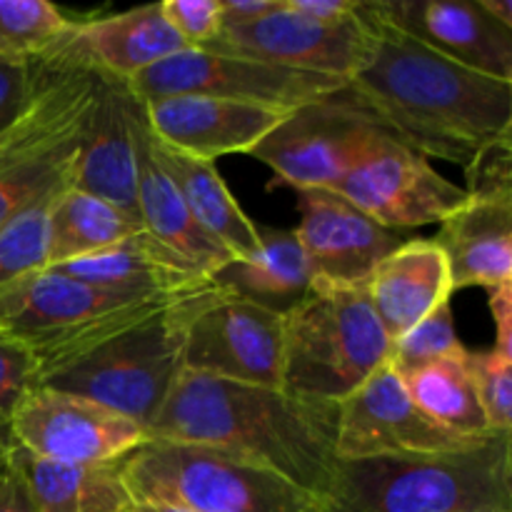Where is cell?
Here are the masks:
<instances>
[{
  "label": "cell",
  "mask_w": 512,
  "mask_h": 512,
  "mask_svg": "<svg viewBox=\"0 0 512 512\" xmlns=\"http://www.w3.org/2000/svg\"><path fill=\"white\" fill-rule=\"evenodd\" d=\"M8 428L15 445L55 463H120L148 443L145 428L125 415L40 385L20 403Z\"/></svg>",
  "instance_id": "obj_12"
},
{
  "label": "cell",
  "mask_w": 512,
  "mask_h": 512,
  "mask_svg": "<svg viewBox=\"0 0 512 512\" xmlns=\"http://www.w3.org/2000/svg\"><path fill=\"white\" fill-rule=\"evenodd\" d=\"M298 208L295 235L318 280L368 285L375 265L405 243L403 233L375 223L335 190H298Z\"/></svg>",
  "instance_id": "obj_18"
},
{
  "label": "cell",
  "mask_w": 512,
  "mask_h": 512,
  "mask_svg": "<svg viewBox=\"0 0 512 512\" xmlns=\"http://www.w3.org/2000/svg\"><path fill=\"white\" fill-rule=\"evenodd\" d=\"M485 438L465 440L438 428L415 408L403 378L395 373L393 365L385 363L355 393L338 403L335 458L368 460L455 453L483 443Z\"/></svg>",
  "instance_id": "obj_13"
},
{
  "label": "cell",
  "mask_w": 512,
  "mask_h": 512,
  "mask_svg": "<svg viewBox=\"0 0 512 512\" xmlns=\"http://www.w3.org/2000/svg\"><path fill=\"white\" fill-rule=\"evenodd\" d=\"M148 145L155 163L168 175L183 203L193 213L195 223L210 238L218 240L235 260L253 258L260 250V230L240 208L235 195L225 185L223 175L215 168V163L193 158V155L180 153V150L160 143L150 133V128Z\"/></svg>",
  "instance_id": "obj_23"
},
{
  "label": "cell",
  "mask_w": 512,
  "mask_h": 512,
  "mask_svg": "<svg viewBox=\"0 0 512 512\" xmlns=\"http://www.w3.org/2000/svg\"><path fill=\"white\" fill-rule=\"evenodd\" d=\"M68 40L85 63L120 80H133L160 60L188 50L165 20L163 3H150L88 23L73 20Z\"/></svg>",
  "instance_id": "obj_22"
},
{
  "label": "cell",
  "mask_w": 512,
  "mask_h": 512,
  "mask_svg": "<svg viewBox=\"0 0 512 512\" xmlns=\"http://www.w3.org/2000/svg\"><path fill=\"white\" fill-rule=\"evenodd\" d=\"M123 512H190L170 503H158V500H133Z\"/></svg>",
  "instance_id": "obj_42"
},
{
  "label": "cell",
  "mask_w": 512,
  "mask_h": 512,
  "mask_svg": "<svg viewBox=\"0 0 512 512\" xmlns=\"http://www.w3.org/2000/svg\"><path fill=\"white\" fill-rule=\"evenodd\" d=\"M335 193L398 233L443 223L468 200L465 188L450 183L425 155L375 123L360 140Z\"/></svg>",
  "instance_id": "obj_9"
},
{
  "label": "cell",
  "mask_w": 512,
  "mask_h": 512,
  "mask_svg": "<svg viewBox=\"0 0 512 512\" xmlns=\"http://www.w3.org/2000/svg\"><path fill=\"white\" fill-rule=\"evenodd\" d=\"M38 360L23 340L0 330V425H8L15 410L38 388Z\"/></svg>",
  "instance_id": "obj_34"
},
{
  "label": "cell",
  "mask_w": 512,
  "mask_h": 512,
  "mask_svg": "<svg viewBox=\"0 0 512 512\" xmlns=\"http://www.w3.org/2000/svg\"><path fill=\"white\" fill-rule=\"evenodd\" d=\"M415 408L445 433L478 440L490 433L468 368V348L435 360L403 378Z\"/></svg>",
  "instance_id": "obj_29"
},
{
  "label": "cell",
  "mask_w": 512,
  "mask_h": 512,
  "mask_svg": "<svg viewBox=\"0 0 512 512\" xmlns=\"http://www.w3.org/2000/svg\"><path fill=\"white\" fill-rule=\"evenodd\" d=\"M478 5L490 18L512 30V0H478Z\"/></svg>",
  "instance_id": "obj_41"
},
{
  "label": "cell",
  "mask_w": 512,
  "mask_h": 512,
  "mask_svg": "<svg viewBox=\"0 0 512 512\" xmlns=\"http://www.w3.org/2000/svg\"><path fill=\"white\" fill-rule=\"evenodd\" d=\"M283 0H220V28L248 25L275 13Z\"/></svg>",
  "instance_id": "obj_38"
},
{
  "label": "cell",
  "mask_w": 512,
  "mask_h": 512,
  "mask_svg": "<svg viewBox=\"0 0 512 512\" xmlns=\"http://www.w3.org/2000/svg\"><path fill=\"white\" fill-rule=\"evenodd\" d=\"M143 105L150 133L160 143L210 163L220 155L250 153L290 113L208 95H173Z\"/></svg>",
  "instance_id": "obj_19"
},
{
  "label": "cell",
  "mask_w": 512,
  "mask_h": 512,
  "mask_svg": "<svg viewBox=\"0 0 512 512\" xmlns=\"http://www.w3.org/2000/svg\"><path fill=\"white\" fill-rule=\"evenodd\" d=\"M133 500L190 512H323V500L240 455L148 440L120 463Z\"/></svg>",
  "instance_id": "obj_8"
},
{
  "label": "cell",
  "mask_w": 512,
  "mask_h": 512,
  "mask_svg": "<svg viewBox=\"0 0 512 512\" xmlns=\"http://www.w3.org/2000/svg\"><path fill=\"white\" fill-rule=\"evenodd\" d=\"M0 512H38L23 475L13 463L0 475Z\"/></svg>",
  "instance_id": "obj_40"
},
{
  "label": "cell",
  "mask_w": 512,
  "mask_h": 512,
  "mask_svg": "<svg viewBox=\"0 0 512 512\" xmlns=\"http://www.w3.org/2000/svg\"><path fill=\"white\" fill-rule=\"evenodd\" d=\"M373 120L340 95L290 110L248 155L273 170L270 188L335 190Z\"/></svg>",
  "instance_id": "obj_15"
},
{
  "label": "cell",
  "mask_w": 512,
  "mask_h": 512,
  "mask_svg": "<svg viewBox=\"0 0 512 512\" xmlns=\"http://www.w3.org/2000/svg\"><path fill=\"white\" fill-rule=\"evenodd\" d=\"M288 5L318 23H340L358 10V0H288Z\"/></svg>",
  "instance_id": "obj_39"
},
{
  "label": "cell",
  "mask_w": 512,
  "mask_h": 512,
  "mask_svg": "<svg viewBox=\"0 0 512 512\" xmlns=\"http://www.w3.org/2000/svg\"><path fill=\"white\" fill-rule=\"evenodd\" d=\"M323 512H512V438L408 458L338 460Z\"/></svg>",
  "instance_id": "obj_3"
},
{
  "label": "cell",
  "mask_w": 512,
  "mask_h": 512,
  "mask_svg": "<svg viewBox=\"0 0 512 512\" xmlns=\"http://www.w3.org/2000/svg\"><path fill=\"white\" fill-rule=\"evenodd\" d=\"M128 83L143 103L173 95H208L235 103L295 110L313 100L335 95L343 90L345 80L265 65L238 55L188 48L160 60Z\"/></svg>",
  "instance_id": "obj_10"
},
{
  "label": "cell",
  "mask_w": 512,
  "mask_h": 512,
  "mask_svg": "<svg viewBox=\"0 0 512 512\" xmlns=\"http://www.w3.org/2000/svg\"><path fill=\"white\" fill-rule=\"evenodd\" d=\"M145 105L128 80L100 73L98 93L80 135L70 185L138 218V148Z\"/></svg>",
  "instance_id": "obj_16"
},
{
  "label": "cell",
  "mask_w": 512,
  "mask_h": 512,
  "mask_svg": "<svg viewBox=\"0 0 512 512\" xmlns=\"http://www.w3.org/2000/svg\"><path fill=\"white\" fill-rule=\"evenodd\" d=\"M363 68L345 80L343 95L378 128L425 158L470 170L480 155L512 140V83L443 58L378 20Z\"/></svg>",
  "instance_id": "obj_1"
},
{
  "label": "cell",
  "mask_w": 512,
  "mask_h": 512,
  "mask_svg": "<svg viewBox=\"0 0 512 512\" xmlns=\"http://www.w3.org/2000/svg\"><path fill=\"white\" fill-rule=\"evenodd\" d=\"M490 313L495 320V345L498 353L512 358V283L488 290Z\"/></svg>",
  "instance_id": "obj_37"
},
{
  "label": "cell",
  "mask_w": 512,
  "mask_h": 512,
  "mask_svg": "<svg viewBox=\"0 0 512 512\" xmlns=\"http://www.w3.org/2000/svg\"><path fill=\"white\" fill-rule=\"evenodd\" d=\"M390 28L443 58L512 83V30L490 18L478 0H368Z\"/></svg>",
  "instance_id": "obj_17"
},
{
  "label": "cell",
  "mask_w": 512,
  "mask_h": 512,
  "mask_svg": "<svg viewBox=\"0 0 512 512\" xmlns=\"http://www.w3.org/2000/svg\"><path fill=\"white\" fill-rule=\"evenodd\" d=\"M468 368L490 433L512 430V358L498 350H468Z\"/></svg>",
  "instance_id": "obj_33"
},
{
  "label": "cell",
  "mask_w": 512,
  "mask_h": 512,
  "mask_svg": "<svg viewBox=\"0 0 512 512\" xmlns=\"http://www.w3.org/2000/svg\"><path fill=\"white\" fill-rule=\"evenodd\" d=\"M433 240L445 255L453 293L512 283V190L468 195Z\"/></svg>",
  "instance_id": "obj_20"
},
{
  "label": "cell",
  "mask_w": 512,
  "mask_h": 512,
  "mask_svg": "<svg viewBox=\"0 0 512 512\" xmlns=\"http://www.w3.org/2000/svg\"><path fill=\"white\" fill-rule=\"evenodd\" d=\"M375 45V25L365 15L363 0L358 10L340 23H318L290 10L283 0L275 13L235 28H220L205 48L208 53L238 55L265 65L300 70L350 80Z\"/></svg>",
  "instance_id": "obj_11"
},
{
  "label": "cell",
  "mask_w": 512,
  "mask_h": 512,
  "mask_svg": "<svg viewBox=\"0 0 512 512\" xmlns=\"http://www.w3.org/2000/svg\"><path fill=\"white\" fill-rule=\"evenodd\" d=\"M285 318L228 290L190 323L183 370L283 388ZM285 390V388H283Z\"/></svg>",
  "instance_id": "obj_14"
},
{
  "label": "cell",
  "mask_w": 512,
  "mask_h": 512,
  "mask_svg": "<svg viewBox=\"0 0 512 512\" xmlns=\"http://www.w3.org/2000/svg\"><path fill=\"white\" fill-rule=\"evenodd\" d=\"M368 295L393 343L440 305L450 303L453 285L443 250L435 240H405L375 265Z\"/></svg>",
  "instance_id": "obj_21"
},
{
  "label": "cell",
  "mask_w": 512,
  "mask_h": 512,
  "mask_svg": "<svg viewBox=\"0 0 512 512\" xmlns=\"http://www.w3.org/2000/svg\"><path fill=\"white\" fill-rule=\"evenodd\" d=\"M43 80V58L33 63L0 60V133L25 115Z\"/></svg>",
  "instance_id": "obj_35"
},
{
  "label": "cell",
  "mask_w": 512,
  "mask_h": 512,
  "mask_svg": "<svg viewBox=\"0 0 512 512\" xmlns=\"http://www.w3.org/2000/svg\"><path fill=\"white\" fill-rule=\"evenodd\" d=\"M73 28L45 0H0V60L33 63L53 50Z\"/></svg>",
  "instance_id": "obj_30"
},
{
  "label": "cell",
  "mask_w": 512,
  "mask_h": 512,
  "mask_svg": "<svg viewBox=\"0 0 512 512\" xmlns=\"http://www.w3.org/2000/svg\"><path fill=\"white\" fill-rule=\"evenodd\" d=\"M140 230H145L140 220L130 218L103 198L68 185L50 210L48 268L113 248Z\"/></svg>",
  "instance_id": "obj_28"
},
{
  "label": "cell",
  "mask_w": 512,
  "mask_h": 512,
  "mask_svg": "<svg viewBox=\"0 0 512 512\" xmlns=\"http://www.w3.org/2000/svg\"><path fill=\"white\" fill-rule=\"evenodd\" d=\"M138 218L153 238L175 250L208 278H215L225 265L235 260L218 240L210 238L195 223L193 213L183 203L175 185L155 163L148 145V120L140 130L138 148Z\"/></svg>",
  "instance_id": "obj_25"
},
{
  "label": "cell",
  "mask_w": 512,
  "mask_h": 512,
  "mask_svg": "<svg viewBox=\"0 0 512 512\" xmlns=\"http://www.w3.org/2000/svg\"><path fill=\"white\" fill-rule=\"evenodd\" d=\"M285 318L283 388L343 403L390 358V338L370 305L368 285L313 278Z\"/></svg>",
  "instance_id": "obj_6"
},
{
  "label": "cell",
  "mask_w": 512,
  "mask_h": 512,
  "mask_svg": "<svg viewBox=\"0 0 512 512\" xmlns=\"http://www.w3.org/2000/svg\"><path fill=\"white\" fill-rule=\"evenodd\" d=\"M50 270L80 283L140 293H178L215 280L195 270L188 260L153 238L148 230L120 240L113 248L55 265Z\"/></svg>",
  "instance_id": "obj_24"
},
{
  "label": "cell",
  "mask_w": 512,
  "mask_h": 512,
  "mask_svg": "<svg viewBox=\"0 0 512 512\" xmlns=\"http://www.w3.org/2000/svg\"><path fill=\"white\" fill-rule=\"evenodd\" d=\"M335 433L338 403L183 370L150 423L148 440L240 455L323 500L338 468Z\"/></svg>",
  "instance_id": "obj_2"
},
{
  "label": "cell",
  "mask_w": 512,
  "mask_h": 512,
  "mask_svg": "<svg viewBox=\"0 0 512 512\" xmlns=\"http://www.w3.org/2000/svg\"><path fill=\"white\" fill-rule=\"evenodd\" d=\"M463 348L465 345L460 343L458 330H455L453 308H450V303H445L438 310H433L428 318L420 320L415 328H410L408 333L390 343L388 363L393 365L400 378H405V375Z\"/></svg>",
  "instance_id": "obj_32"
},
{
  "label": "cell",
  "mask_w": 512,
  "mask_h": 512,
  "mask_svg": "<svg viewBox=\"0 0 512 512\" xmlns=\"http://www.w3.org/2000/svg\"><path fill=\"white\" fill-rule=\"evenodd\" d=\"M225 293L228 288L210 280L180 295L153 318L48 373L38 385L105 405L148 433L175 380L183 373L190 323Z\"/></svg>",
  "instance_id": "obj_4"
},
{
  "label": "cell",
  "mask_w": 512,
  "mask_h": 512,
  "mask_svg": "<svg viewBox=\"0 0 512 512\" xmlns=\"http://www.w3.org/2000/svg\"><path fill=\"white\" fill-rule=\"evenodd\" d=\"M258 230V253L248 260H233L225 265L215 275V283L228 288L238 298L285 315L308 293L313 273L295 230Z\"/></svg>",
  "instance_id": "obj_27"
},
{
  "label": "cell",
  "mask_w": 512,
  "mask_h": 512,
  "mask_svg": "<svg viewBox=\"0 0 512 512\" xmlns=\"http://www.w3.org/2000/svg\"><path fill=\"white\" fill-rule=\"evenodd\" d=\"M10 453H13V435H10L8 425H0V475L8 470Z\"/></svg>",
  "instance_id": "obj_43"
},
{
  "label": "cell",
  "mask_w": 512,
  "mask_h": 512,
  "mask_svg": "<svg viewBox=\"0 0 512 512\" xmlns=\"http://www.w3.org/2000/svg\"><path fill=\"white\" fill-rule=\"evenodd\" d=\"M163 15L188 48H205L220 30V0H163Z\"/></svg>",
  "instance_id": "obj_36"
},
{
  "label": "cell",
  "mask_w": 512,
  "mask_h": 512,
  "mask_svg": "<svg viewBox=\"0 0 512 512\" xmlns=\"http://www.w3.org/2000/svg\"><path fill=\"white\" fill-rule=\"evenodd\" d=\"M98 85L100 70L75 53L68 35L43 55L38 95L0 133V225L45 190L70 185Z\"/></svg>",
  "instance_id": "obj_7"
},
{
  "label": "cell",
  "mask_w": 512,
  "mask_h": 512,
  "mask_svg": "<svg viewBox=\"0 0 512 512\" xmlns=\"http://www.w3.org/2000/svg\"><path fill=\"white\" fill-rule=\"evenodd\" d=\"M190 290L140 293L100 288L45 268L0 285V330L33 350L40 383L105 340L153 318Z\"/></svg>",
  "instance_id": "obj_5"
},
{
  "label": "cell",
  "mask_w": 512,
  "mask_h": 512,
  "mask_svg": "<svg viewBox=\"0 0 512 512\" xmlns=\"http://www.w3.org/2000/svg\"><path fill=\"white\" fill-rule=\"evenodd\" d=\"M10 463L28 485L38 512H123L133 503L120 463L75 465L43 460L13 440Z\"/></svg>",
  "instance_id": "obj_26"
},
{
  "label": "cell",
  "mask_w": 512,
  "mask_h": 512,
  "mask_svg": "<svg viewBox=\"0 0 512 512\" xmlns=\"http://www.w3.org/2000/svg\"><path fill=\"white\" fill-rule=\"evenodd\" d=\"M65 188L45 190L0 225V285L48 268L50 210Z\"/></svg>",
  "instance_id": "obj_31"
}]
</instances>
